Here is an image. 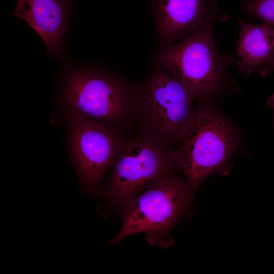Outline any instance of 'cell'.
<instances>
[{"mask_svg":"<svg viewBox=\"0 0 274 274\" xmlns=\"http://www.w3.org/2000/svg\"><path fill=\"white\" fill-rule=\"evenodd\" d=\"M138 85L94 67L66 73L62 100L68 122L90 119L117 127L133 117Z\"/></svg>","mask_w":274,"mask_h":274,"instance_id":"1","label":"cell"},{"mask_svg":"<svg viewBox=\"0 0 274 274\" xmlns=\"http://www.w3.org/2000/svg\"><path fill=\"white\" fill-rule=\"evenodd\" d=\"M238 143L234 127L210 105L201 103L195 109L177 149L172 151L192 195L207 177L226 168Z\"/></svg>","mask_w":274,"mask_h":274,"instance_id":"2","label":"cell"},{"mask_svg":"<svg viewBox=\"0 0 274 274\" xmlns=\"http://www.w3.org/2000/svg\"><path fill=\"white\" fill-rule=\"evenodd\" d=\"M194 98L154 57L147 78L138 85L133 117L142 134L167 145L178 143L193 117Z\"/></svg>","mask_w":274,"mask_h":274,"instance_id":"3","label":"cell"},{"mask_svg":"<svg viewBox=\"0 0 274 274\" xmlns=\"http://www.w3.org/2000/svg\"><path fill=\"white\" fill-rule=\"evenodd\" d=\"M217 21L206 20L182 42L159 49L155 55L194 98L208 99L218 94L233 62L232 55L220 54L216 48L213 26Z\"/></svg>","mask_w":274,"mask_h":274,"instance_id":"4","label":"cell"},{"mask_svg":"<svg viewBox=\"0 0 274 274\" xmlns=\"http://www.w3.org/2000/svg\"><path fill=\"white\" fill-rule=\"evenodd\" d=\"M192 196L186 180L172 173L164 176L125 205L121 229L109 242L144 233L150 245L168 248L174 243L171 229Z\"/></svg>","mask_w":274,"mask_h":274,"instance_id":"5","label":"cell"},{"mask_svg":"<svg viewBox=\"0 0 274 274\" xmlns=\"http://www.w3.org/2000/svg\"><path fill=\"white\" fill-rule=\"evenodd\" d=\"M167 144L148 135L124 140L103 195L111 206H125L177 166Z\"/></svg>","mask_w":274,"mask_h":274,"instance_id":"6","label":"cell"},{"mask_svg":"<svg viewBox=\"0 0 274 274\" xmlns=\"http://www.w3.org/2000/svg\"><path fill=\"white\" fill-rule=\"evenodd\" d=\"M117 127L90 119L68 122L70 159L84 194L96 193L106 174L113 166L125 140Z\"/></svg>","mask_w":274,"mask_h":274,"instance_id":"7","label":"cell"},{"mask_svg":"<svg viewBox=\"0 0 274 274\" xmlns=\"http://www.w3.org/2000/svg\"><path fill=\"white\" fill-rule=\"evenodd\" d=\"M159 49L187 37L210 19L225 21L214 0H152Z\"/></svg>","mask_w":274,"mask_h":274,"instance_id":"8","label":"cell"},{"mask_svg":"<svg viewBox=\"0 0 274 274\" xmlns=\"http://www.w3.org/2000/svg\"><path fill=\"white\" fill-rule=\"evenodd\" d=\"M72 0H17L12 16L24 19L42 38L47 56H56L62 50Z\"/></svg>","mask_w":274,"mask_h":274,"instance_id":"9","label":"cell"},{"mask_svg":"<svg viewBox=\"0 0 274 274\" xmlns=\"http://www.w3.org/2000/svg\"><path fill=\"white\" fill-rule=\"evenodd\" d=\"M239 38L236 66L249 75L263 66L274 55V27L265 23L252 24L239 20Z\"/></svg>","mask_w":274,"mask_h":274,"instance_id":"10","label":"cell"},{"mask_svg":"<svg viewBox=\"0 0 274 274\" xmlns=\"http://www.w3.org/2000/svg\"><path fill=\"white\" fill-rule=\"evenodd\" d=\"M241 7L246 15L274 27V0H241Z\"/></svg>","mask_w":274,"mask_h":274,"instance_id":"11","label":"cell"},{"mask_svg":"<svg viewBox=\"0 0 274 274\" xmlns=\"http://www.w3.org/2000/svg\"><path fill=\"white\" fill-rule=\"evenodd\" d=\"M269 72H274V55L257 73L262 76H264Z\"/></svg>","mask_w":274,"mask_h":274,"instance_id":"12","label":"cell"},{"mask_svg":"<svg viewBox=\"0 0 274 274\" xmlns=\"http://www.w3.org/2000/svg\"><path fill=\"white\" fill-rule=\"evenodd\" d=\"M267 104L272 109L273 112V123H274V94L269 97Z\"/></svg>","mask_w":274,"mask_h":274,"instance_id":"13","label":"cell"}]
</instances>
